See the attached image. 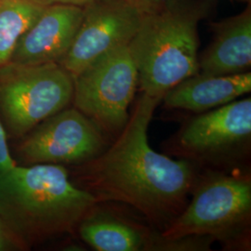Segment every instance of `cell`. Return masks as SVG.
<instances>
[{"instance_id": "6da1fadb", "label": "cell", "mask_w": 251, "mask_h": 251, "mask_svg": "<svg viewBox=\"0 0 251 251\" xmlns=\"http://www.w3.org/2000/svg\"><path fill=\"white\" fill-rule=\"evenodd\" d=\"M161 101L142 93L115 142L77 165L72 180L98 203L130 206L163 231L185 208L198 174L193 162L174 160L150 146L148 127Z\"/></svg>"}, {"instance_id": "7a4b0ae2", "label": "cell", "mask_w": 251, "mask_h": 251, "mask_svg": "<svg viewBox=\"0 0 251 251\" xmlns=\"http://www.w3.org/2000/svg\"><path fill=\"white\" fill-rule=\"evenodd\" d=\"M97 203L63 165L16 164L0 176V216L25 251L72 233Z\"/></svg>"}, {"instance_id": "3957f363", "label": "cell", "mask_w": 251, "mask_h": 251, "mask_svg": "<svg viewBox=\"0 0 251 251\" xmlns=\"http://www.w3.org/2000/svg\"><path fill=\"white\" fill-rule=\"evenodd\" d=\"M209 10L210 0H165L156 10L144 14L128 44L142 93L163 98L198 74V25Z\"/></svg>"}, {"instance_id": "277c9868", "label": "cell", "mask_w": 251, "mask_h": 251, "mask_svg": "<svg viewBox=\"0 0 251 251\" xmlns=\"http://www.w3.org/2000/svg\"><path fill=\"white\" fill-rule=\"evenodd\" d=\"M193 198L171 225L165 238L209 236L226 247H248L251 225V174H210L197 179Z\"/></svg>"}, {"instance_id": "5b68a950", "label": "cell", "mask_w": 251, "mask_h": 251, "mask_svg": "<svg viewBox=\"0 0 251 251\" xmlns=\"http://www.w3.org/2000/svg\"><path fill=\"white\" fill-rule=\"evenodd\" d=\"M73 95L74 78L59 63L0 65V121L8 139L68 107Z\"/></svg>"}, {"instance_id": "8992f818", "label": "cell", "mask_w": 251, "mask_h": 251, "mask_svg": "<svg viewBox=\"0 0 251 251\" xmlns=\"http://www.w3.org/2000/svg\"><path fill=\"white\" fill-rule=\"evenodd\" d=\"M138 87V71L128 45L121 46L74 76L73 104L105 134L117 136L129 119Z\"/></svg>"}, {"instance_id": "52a82bcc", "label": "cell", "mask_w": 251, "mask_h": 251, "mask_svg": "<svg viewBox=\"0 0 251 251\" xmlns=\"http://www.w3.org/2000/svg\"><path fill=\"white\" fill-rule=\"evenodd\" d=\"M18 141V165L77 166L94 159L110 144L107 134L75 107L48 117Z\"/></svg>"}, {"instance_id": "ba28073f", "label": "cell", "mask_w": 251, "mask_h": 251, "mask_svg": "<svg viewBox=\"0 0 251 251\" xmlns=\"http://www.w3.org/2000/svg\"><path fill=\"white\" fill-rule=\"evenodd\" d=\"M251 99L235 100L192 118L174 137L176 153L190 161L232 162L250 152Z\"/></svg>"}, {"instance_id": "9c48e42d", "label": "cell", "mask_w": 251, "mask_h": 251, "mask_svg": "<svg viewBox=\"0 0 251 251\" xmlns=\"http://www.w3.org/2000/svg\"><path fill=\"white\" fill-rule=\"evenodd\" d=\"M83 10L72 45L59 63L73 78L100 56L128 45L144 16L126 0H95Z\"/></svg>"}, {"instance_id": "30bf717a", "label": "cell", "mask_w": 251, "mask_h": 251, "mask_svg": "<svg viewBox=\"0 0 251 251\" xmlns=\"http://www.w3.org/2000/svg\"><path fill=\"white\" fill-rule=\"evenodd\" d=\"M83 8L47 6L20 37L9 62L22 64L60 63L80 26Z\"/></svg>"}, {"instance_id": "8fae6325", "label": "cell", "mask_w": 251, "mask_h": 251, "mask_svg": "<svg viewBox=\"0 0 251 251\" xmlns=\"http://www.w3.org/2000/svg\"><path fill=\"white\" fill-rule=\"evenodd\" d=\"M82 240L98 251H159L161 232L99 208L98 203L77 226Z\"/></svg>"}, {"instance_id": "7c38bea8", "label": "cell", "mask_w": 251, "mask_h": 251, "mask_svg": "<svg viewBox=\"0 0 251 251\" xmlns=\"http://www.w3.org/2000/svg\"><path fill=\"white\" fill-rule=\"evenodd\" d=\"M251 90L250 71L228 75L198 73L168 90L162 100L169 109L204 113L235 100Z\"/></svg>"}, {"instance_id": "4fadbf2b", "label": "cell", "mask_w": 251, "mask_h": 251, "mask_svg": "<svg viewBox=\"0 0 251 251\" xmlns=\"http://www.w3.org/2000/svg\"><path fill=\"white\" fill-rule=\"evenodd\" d=\"M251 66V8L219 25L212 43L198 59V73L228 75L249 72Z\"/></svg>"}, {"instance_id": "5bb4252c", "label": "cell", "mask_w": 251, "mask_h": 251, "mask_svg": "<svg viewBox=\"0 0 251 251\" xmlns=\"http://www.w3.org/2000/svg\"><path fill=\"white\" fill-rule=\"evenodd\" d=\"M44 8L33 0H0V65L10 61L20 37Z\"/></svg>"}, {"instance_id": "9a60e30c", "label": "cell", "mask_w": 251, "mask_h": 251, "mask_svg": "<svg viewBox=\"0 0 251 251\" xmlns=\"http://www.w3.org/2000/svg\"><path fill=\"white\" fill-rule=\"evenodd\" d=\"M16 165L8 144V137L0 121V176Z\"/></svg>"}, {"instance_id": "2e32d148", "label": "cell", "mask_w": 251, "mask_h": 251, "mask_svg": "<svg viewBox=\"0 0 251 251\" xmlns=\"http://www.w3.org/2000/svg\"><path fill=\"white\" fill-rule=\"evenodd\" d=\"M25 251L0 216V251Z\"/></svg>"}, {"instance_id": "e0dca14e", "label": "cell", "mask_w": 251, "mask_h": 251, "mask_svg": "<svg viewBox=\"0 0 251 251\" xmlns=\"http://www.w3.org/2000/svg\"><path fill=\"white\" fill-rule=\"evenodd\" d=\"M143 14H148L158 9L165 0H126Z\"/></svg>"}, {"instance_id": "ac0fdd59", "label": "cell", "mask_w": 251, "mask_h": 251, "mask_svg": "<svg viewBox=\"0 0 251 251\" xmlns=\"http://www.w3.org/2000/svg\"><path fill=\"white\" fill-rule=\"evenodd\" d=\"M36 4L47 7L50 5H56V4H62V5H72V6H77L84 8L90 3L94 2L95 0H33Z\"/></svg>"}]
</instances>
